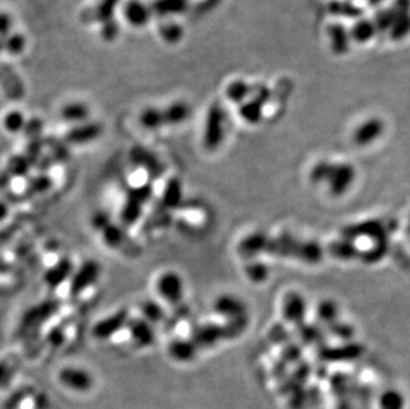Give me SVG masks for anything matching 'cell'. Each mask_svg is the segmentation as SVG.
Here are the masks:
<instances>
[{"label":"cell","mask_w":410,"mask_h":409,"mask_svg":"<svg viewBox=\"0 0 410 409\" xmlns=\"http://www.w3.org/2000/svg\"><path fill=\"white\" fill-rule=\"evenodd\" d=\"M100 274L101 266L97 261H85L71 277V295L78 297L87 288H92L99 280Z\"/></svg>","instance_id":"obj_1"},{"label":"cell","mask_w":410,"mask_h":409,"mask_svg":"<svg viewBox=\"0 0 410 409\" xmlns=\"http://www.w3.org/2000/svg\"><path fill=\"white\" fill-rule=\"evenodd\" d=\"M59 381L61 386L78 392L85 393L93 387V377L87 369L78 367H66L59 372Z\"/></svg>","instance_id":"obj_2"},{"label":"cell","mask_w":410,"mask_h":409,"mask_svg":"<svg viewBox=\"0 0 410 409\" xmlns=\"http://www.w3.org/2000/svg\"><path fill=\"white\" fill-rule=\"evenodd\" d=\"M128 321H129L128 310L116 311L114 314L97 321L92 328V335L97 340H108L122 330L128 324Z\"/></svg>","instance_id":"obj_3"},{"label":"cell","mask_w":410,"mask_h":409,"mask_svg":"<svg viewBox=\"0 0 410 409\" xmlns=\"http://www.w3.org/2000/svg\"><path fill=\"white\" fill-rule=\"evenodd\" d=\"M157 290L158 294L167 302L178 303L183 295V283L178 274L167 271L158 278Z\"/></svg>","instance_id":"obj_4"},{"label":"cell","mask_w":410,"mask_h":409,"mask_svg":"<svg viewBox=\"0 0 410 409\" xmlns=\"http://www.w3.org/2000/svg\"><path fill=\"white\" fill-rule=\"evenodd\" d=\"M102 133V126L97 122H83L72 128L66 136L69 144L85 145L97 140Z\"/></svg>","instance_id":"obj_5"},{"label":"cell","mask_w":410,"mask_h":409,"mask_svg":"<svg viewBox=\"0 0 410 409\" xmlns=\"http://www.w3.org/2000/svg\"><path fill=\"white\" fill-rule=\"evenodd\" d=\"M56 303L54 300H47L44 303L36 304L32 309L25 312V315L23 316V324L27 328H35L39 327L42 324H44V321H48L52 314L56 311Z\"/></svg>","instance_id":"obj_6"},{"label":"cell","mask_w":410,"mask_h":409,"mask_svg":"<svg viewBox=\"0 0 410 409\" xmlns=\"http://www.w3.org/2000/svg\"><path fill=\"white\" fill-rule=\"evenodd\" d=\"M123 18L132 27L141 28L150 20L152 11L140 0H128L123 7Z\"/></svg>","instance_id":"obj_7"},{"label":"cell","mask_w":410,"mask_h":409,"mask_svg":"<svg viewBox=\"0 0 410 409\" xmlns=\"http://www.w3.org/2000/svg\"><path fill=\"white\" fill-rule=\"evenodd\" d=\"M126 327L129 330V333H131L134 343L137 345L149 347L155 343V336L153 327L149 321H145L144 318L128 321Z\"/></svg>","instance_id":"obj_8"},{"label":"cell","mask_w":410,"mask_h":409,"mask_svg":"<svg viewBox=\"0 0 410 409\" xmlns=\"http://www.w3.org/2000/svg\"><path fill=\"white\" fill-rule=\"evenodd\" d=\"M72 274H73L72 262L67 258L60 259L57 263L47 270L44 274L45 285L49 288H57L66 280L71 279Z\"/></svg>","instance_id":"obj_9"},{"label":"cell","mask_w":410,"mask_h":409,"mask_svg":"<svg viewBox=\"0 0 410 409\" xmlns=\"http://www.w3.org/2000/svg\"><path fill=\"white\" fill-rule=\"evenodd\" d=\"M121 0H100L90 11L85 13V22H107L113 19V13Z\"/></svg>","instance_id":"obj_10"},{"label":"cell","mask_w":410,"mask_h":409,"mask_svg":"<svg viewBox=\"0 0 410 409\" xmlns=\"http://www.w3.org/2000/svg\"><path fill=\"white\" fill-rule=\"evenodd\" d=\"M60 117L66 122H87L89 117L88 105L84 102H69L60 111Z\"/></svg>","instance_id":"obj_11"},{"label":"cell","mask_w":410,"mask_h":409,"mask_svg":"<svg viewBox=\"0 0 410 409\" xmlns=\"http://www.w3.org/2000/svg\"><path fill=\"white\" fill-rule=\"evenodd\" d=\"M143 205H144V202L141 199L129 194L123 208H122V222L126 223L128 226H131V225H133V223L138 221L140 217H141V213H143Z\"/></svg>","instance_id":"obj_12"},{"label":"cell","mask_w":410,"mask_h":409,"mask_svg":"<svg viewBox=\"0 0 410 409\" xmlns=\"http://www.w3.org/2000/svg\"><path fill=\"white\" fill-rule=\"evenodd\" d=\"M140 124L144 126L145 129L155 131L165 125L164 119V112L157 108H146L140 114Z\"/></svg>","instance_id":"obj_13"},{"label":"cell","mask_w":410,"mask_h":409,"mask_svg":"<svg viewBox=\"0 0 410 409\" xmlns=\"http://www.w3.org/2000/svg\"><path fill=\"white\" fill-rule=\"evenodd\" d=\"M164 112L165 125H177L188 119V108L183 102H174Z\"/></svg>","instance_id":"obj_14"},{"label":"cell","mask_w":410,"mask_h":409,"mask_svg":"<svg viewBox=\"0 0 410 409\" xmlns=\"http://www.w3.org/2000/svg\"><path fill=\"white\" fill-rule=\"evenodd\" d=\"M1 42H3V51L8 52L12 56L23 54L24 49H25V45H27L25 37L23 36L22 33L19 32L10 33Z\"/></svg>","instance_id":"obj_15"},{"label":"cell","mask_w":410,"mask_h":409,"mask_svg":"<svg viewBox=\"0 0 410 409\" xmlns=\"http://www.w3.org/2000/svg\"><path fill=\"white\" fill-rule=\"evenodd\" d=\"M169 354L177 362H188L194 357V347L188 342L177 340L170 344Z\"/></svg>","instance_id":"obj_16"},{"label":"cell","mask_w":410,"mask_h":409,"mask_svg":"<svg viewBox=\"0 0 410 409\" xmlns=\"http://www.w3.org/2000/svg\"><path fill=\"white\" fill-rule=\"evenodd\" d=\"M186 7V0H155L153 10L161 16L170 13H179Z\"/></svg>","instance_id":"obj_17"},{"label":"cell","mask_w":410,"mask_h":409,"mask_svg":"<svg viewBox=\"0 0 410 409\" xmlns=\"http://www.w3.org/2000/svg\"><path fill=\"white\" fill-rule=\"evenodd\" d=\"M101 234H102V241L104 244H107L108 247H119L120 244H122L123 241V232H122L121 227L114 225V223H108L102 230H101Z\"/></svg>","instance_id":"obj_18"},{"label":"cell","mask_w":410,"mask_h":409,"mask_svg":"<svg viewBox=\"0 0 410 409\" xmlns=\"http://www.w3.org/2000/svg\"><path fill=\"white\" fill-rule=\"evenodd\" d=\"M25 124H27V120L22 112L19 111L8 112L3 119V126L7 132L10 133L22 132L25 128Z\"/></svg>","instance_id":"obj_19"},{"label":"cell","mask_w":410,"mask_h":409,"mask_svg":"<svg viewBox=\"0 0 410 409\" xmlns=\"http://www.w3.org/2000/svg\"><path fill=\"white\" fill-rule=\"evenodd\" d=\"M378 404H380V409H404L405 400L399 391L390 389L381 395Z\"/></svg>","instance_id":"obj_20"},{"label":"cell","mask_w":410,"mask_h":409,"mask_svg":"<svg viewBox=\"0 0 410 409\" xmlns=\"http://www.w3.org/2000/svg\"><path fill=\"white\" fill-rule=\"evenodd\" d=\"M143 315H144L145 321L152 323H157V321L162 319V309L155 303L153 300H147L143 304Z\"/></svg>","instance_id":"obj_21"},{"label":"cell","mask_w":410,"mask_h":409,"mask_svg":"<svg viewBox=\"0 0 410 409\" xmlns=\"http://www.w3.org/2000/svg\"><path fill=\"white\" fill-rule=\"evenodd\" d=\"M159 35L167 43H177L182 37V30L177 24H164L159 28Z\"/></svg>","instance_id":"obj_22"},{"label":"cell","mask_w":410,"mask_h":409,"mask_svg":"<svg viewBox=\"0 0 410 409\" xmlns=\"http://www.w3.org/2000/svg\"><path fill=\"white\" fill-rule=\"evenodd\" d=\"M119 33H120V25L114 19L102 23L100 35L105 42H113L119 36Z\"/></svg>","instance_id":"obj_23"},{"label":"cell","mask_w":410,"mask_h":409,"mask_svg":"<svg viewBox=\"0 0 410 409\" xmlns=\"http://www.w3.org/2000/svg\"><path fill=\"white\" fill-rule=\"evenodd\" d=\"M12 25L13 20L11 15L8 12L0 11V40L12 33Z\"/></svg>","instance_id":"obj_24"},{"label":"cell","mask_w":410,"mask_h":409,"mask_svg":"<svg viewBox=\"0 0 410 409\" xmlns=\"http://www.w3.org/2000/svg\"><path fill=\"white\" fill-rule=\"evenodd\" d=\"M27 169H28V162L25 158L23 157L12 158L10 170L13 173V176H23V173H25Z\"/></svg>","instance_id":"obj_25"},{"label":"cell","mask_w":410,"mask_h":409,"mask_svg":"<svg viewBox=\"0 0 410 409\" xmlns=\"http://www.w3.org/2000/svg\"><path fill=\"white\" fill-rule=\"evenodd\" d=\"M248 92V87L243 84V83H234L233 85H230L229 88V96L233 99H241L244 97Z\"/></svg>","instance_id":"obj_26"},{"label":"cell","mask_w":410,"mask_h":409,"mask_svg":"<svg viewBox=\"0 0 410 409\" xmlns=\"http://www.w3.org/2000/svg\"><path fill=\"white\" fill-rule=\"evenodd\" d=\"M92 223H93V226L97 229V230H102L108 223H111V221L108 220V217L105 215V214H97V215H95L93 217V220H92Z\"/></svg>","instance_id":"obj_27"},{"label":"cell","mask_w":410,"mask_h":409,"mask_svg":"<svg viewBox=\"0 0 410 409\" xmlns=\"http://www.w3.org/2000/svg\"><path fill=\"white\" fill-rule=\"evenodd\" d=\"M11 377V372H10L8 365L0 363V387L4 386L8 381V377Z\"/></svg>","instance_id":"obj_28"},{"label":"cell","mask_w":410,"mask_h":409,"mask_svg":"<svg viewBox=\"0 0 410 409\" xmlns=\"http://www.w3.org/2000/svg\"><path fill=\"white\" fill-rule=\"evenodd\" d=\"M34 188L36 189V191L42 193L44 191L47 189L49 188V181L47 178H37L34 182Z\"/></svg>","instance_id":"obj_29"},{"label":"cell","mask_w":410,"mask_h":409,"mask_svg":"<svg viewBox=\"0 0 410 409\" xmlns=\"http://www.w3.org/2000/svg\"><path fill=\"white\" fill-rule=\"evenodd\" d=\"M7 215H8V208H7V205L3 203V202H0V222L6 220Z\"/></svg>","instance_id":"obj_30"},{"label":"cell","mask_w":410,"mask_h":409,"mask_svg":"<svg viewBox=\"0 0 410 409\" xmlns=\"http://www.w3.org/2000/svg\"><path fill=\"white\" fill-rule=\"evenodd\" d=\"M1 51H3V42L0 40V52H1Z\"/></svg>","instance_id":"obj_31"}]
</instances>
